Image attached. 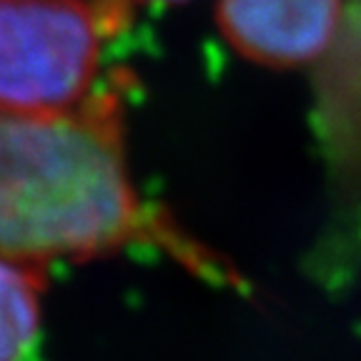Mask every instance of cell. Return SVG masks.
Wrapping results in <instances>:
<instances>
[{"label": "cell", "mask_w": 361, "mask_h": 361, "mask_svg": "<svg viewBox=\"0 0 361 361\" xmlns=\"http://www.w3.org/2000/svg\"><path fill=\"white\" fill-rule=\"evenodd\" d=\"M344 0H219L216 23L238 56L269 68L322 58L336 40Z\"/></svg>", "instance_id": "3957f363"}, {"label": "cell", "mask_w": 361, "mask_h": 361, "mask_svg": "<svg viewBox=\"0 0 361 361\" xmlns=\"http://www.w3.org/2000/svg\"><path fill=\"white\" fill-rule=\"evenodd\" d=\"M45 266L0 256V361H18L43 316Z\"/></svg>", "instance_id": "277c9868"}, {"label": "cell", "mask_w": 361, "mask_h": 361, "mask_svg": "<svg viewBox=\"0 0 361 361\" xmlns=\"http://www.w3.org/2000/svg\"><path fill=\"white\" fill-rule=\"evenodd\" d=\"M128 0H0V111L53 116L96 90L103 38Z\"/></svg>", "instance_id": "7a4b0ae2"}, {"label": "cell", "mask_w": 361, "mask_h": 361, "mask_svg": "<svg viewBox=\"0 0 361 361\" xmlns=\"http://www.w3.org/2000/svg\"><path fill=\"white\" fill-rule=\"evenodd\" d=\"M156 243L219 279V261L146 206L130 178L118 93L53 116L0 111V256L45 266Z\"/></svg>", "instance_id": "6da1fadb"}, {"label": "cell", "mask_w": 361, "mask_h": 361, "mask_svg": "<svg viewBox=\"0 0 361 361\" xmlns=\"http://www.w3.org/2000/svg\"><path fill=\"white\" fill-rule=\"evenodd\" d=\"M133 3H143V6H166V3H186V0H133Z\"/></svg>", "instance_id": "5b68a950"}]
</instances>
